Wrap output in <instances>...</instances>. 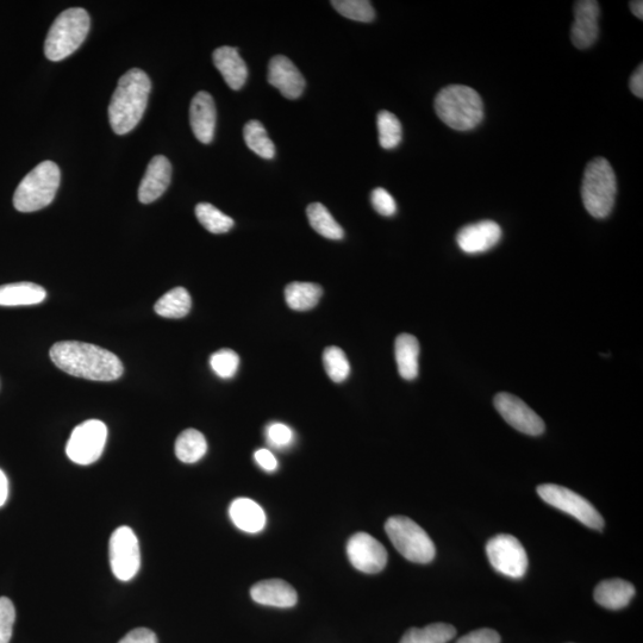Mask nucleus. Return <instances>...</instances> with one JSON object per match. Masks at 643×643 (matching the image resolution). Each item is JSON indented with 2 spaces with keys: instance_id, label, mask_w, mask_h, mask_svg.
Wrapping results in <instances>:
<instances>
[{
  "instance_id": "nucleus-34",
  "label": "nucleus",
  "mask_w": 643,
  "mask_h": 643,
  "mask_svg": "<svg viewBox=\"0 0 643 643\" xmlns=\"http://www.w3.org/2000/svg\"><path fill=\"white\" fill-rule=\"evenodd\" d=\"M334 9L348 20L370 23L376 17V11L367 0H334Z\"/></svg>"
},
{
  "instance_id": "nucleus-11",
  "label": "nucleus",
  "mask_w": 643,
  "mask_h": 643,
  "mask_svg": "<svg viewBox=\"0 0 643 643\" xmlns=\"http://www.w3.org/2000/svg\"><path fill=\"white\" fill-rule=\"evenodd\" d=\"M109 551L112 573L118 580L129 582L136 576L141 566L139 540L133 529L117 528L111 535Z\"/></svg>"
},
{
  "instance_id": "nucleus-41",
  "label": "nucleus",
  "mask_w": 643,
  "mask_h": 643,
  "mask_svg": "<svg viewBox=\"0 0 643 643\" xmlns=\"http://www.w3.org/2000/svg\"><path fill=\"white\" fill-rule=\"evenodd\" d=\"M254 459L262 470L267 472L276 471L278 468L277 458L274 457V454L271 451H268V449H259V451L255 452Z\"/></svg>"
},
{
  "instance_id": "nucleus-37",
  "label": "nucleus",
  "mask_w": 643,
  "mask_h": 643,
  "mask_svg": "<svg viewBox=\"0 0 643 643\" xmlns=\"http://www.w3.org/2000/svg\"><path fill=\"white\" fill-rule=\"evenodd\" d=\"M371 202L374 210L378 212L379 215L390 217L396 214L397 204L395 199L382 187L373 190L371 195Z\"/></svg>"
},
{
  "instance_id": "nucleus-3",
  "label": "nucleus",
  "mask_w": 643,
  "mask_h": 643,
  "mask_svg": "<svg viewBox=\"0 0 643 643\" xmlns=\"http://www.w3.org/2000/svg\"><path fill=\"white\" fill-rule=\"evenodd\" d=\"M435 111L449 128L467 131L477 128L484 120L482 97L471 87L451 85L439 92L435 99Z\"/></svg>"
},
{
  "instance_id": "nucleus-27",
  "label": "nucleus",
  "mask_w": 643,
  "mask_h": 643,
  "mask_svg": "<svg viewBox=\"0 0 643 643\" xmlns=\"http://www.w3.org/2000/svg\"><path fill=\"white\" fill-rule=\"evenodd\" d=\"M208 452V442L196 429H187L176 441L177 458L184 464H195Z\"/></svg>"
},
{
  "instance_id": "nucleus-18",
  "label": "nucleus",
  "mask_w": 643,
  "mask_h": 643,
  "mask_svg": "<svg viewBox=\"0 0 643 643\" xmlns=\"http://www.w3.org/2000/svg\"><path fill=\"white\" fill-rule=\"evenodd\" d=\"M190 123L196 139L208 145L215 136L216 106L210 93L198 92L192 99Z\"/></svg>"
},
{
  "instance_id": "nucleus-35",
  "label": "nucleus",
  "mask_w": 643,
  "mask_h": 643,
  "mask_svg": "<svg viewBox=\"0 0 643 643\" xmlns=\"http://www.w3.org/2000/svg\"><path fill=\"white\" fill-rule=\"evenodd\" d=\"M210 366L218 377L230 379L235 376L240 366V357L233 349L223 348L211 355Z\"/></svg>"
},
{
  "instance_id": "nucleus-4",
  "label": "nucleus",
  "mask_w": 643,
  "mask_h": 643,
  "mask_svg": "<svg viewBox=\"0 0 643 643\" xmlns=\"http://www.w3.org/2000/svg\"><path fill=\"white\" fill-rule=\"evenodd\" d=\"M91 27L90 16L81 8L68 9L56 18L48 31L45 54L58 62L68 58L83 45Z\"/></svg>"
},
{
  "instance_id": "nucleus-14",
  "label": "nucleus",
  "mask_w": 643,
  "mask_h": 643,
  "mask_svg": "<svg viewBox=\"0 0 643 643\" xmlns=\"http://www.w3.org/2000/svg\"><path fill=\"white\" fill-rule=\"evenodd\" d=\"M599 17L601 8L596 0H580L574 5V22L571 28V40L578 49L595 45L599 36Z\"/></svg>"
},
{
  "instance_id": "nucleus-31",
  "label": "nucleus",
  "mask_w": 643,
  "mask_h": 643,
  "mask_svg": "<svg viewBox=\"0 0 643 643\" xmlns=\"http://www.w3.org/2000/svg\"><path fill=\"white\" fill-rule=\"evenodd\" d=\"M196 216L199 223L211 234H226L234 227V220L223 214L216 206L201 203L196 206Z\"/></svg>"
},
{
  "instance_id": "nucleus-44",
  "label": "nucleus",
  "mask_w": 643,
  "mask_h": 643,
  "mask_svg": "<svg viewBox=\"0 0 643 643\" xmlns=\"http://www.w3.org/2000/svg\"><path fill=\"white\" fill-rule=\"evenodd\" d=\"M630 10H632L635 17H638L639 20H643V2H641V0L630 2Z\"/></svg>"
},
{
  "instance_id": "nucleus-2",
  "label": "nucleus",
  "mask_w": 643,
  "mask_h": 643,
  "mask_svg": "<svg viewBox=\"0 0 643 643\" xmlns=\"http://www.w3.org/2000/svg\"><path fill=\"white\" fill-rule=\"evenodd\" d=\"M151 90V79L139 68L128 71L118 80L109 105V121L116 134L126 135L141 122Z\"/></svg>"
},
{
  "instance_id": "nucleus-28",
  "label": "nucleus",
  "mask_w": 643,
  "mask_h": 643,
  "mask_svg": "<svg viewBox=\"0 0 643 643\" xmlns=\"http://www.w3.org/2000/svg\"><path fill=\"white\" fill-rule=\"evenodd\" d=\"M308 220L312 229L329 240H342L345 236L342 227L335 221L329 210L321 203H312L307 209Z\"/></svg>"
},
{
  "instance_id": "nucleus-16",
  "label": "nucleus",
  "mask_w": 643,
  "mask_h": 643,
  "mask_svg": "<svg viewBox=\"0 0 643 643\" xmlns=\"http://www.w3.org/2000/svg\"><path fill=\"white\" fill-rule=\"evenodd\" d=\"M268 83L276 87L287 99L303 95L305 79L295 64L286 56L278 55L268 65Z\"/></svg>"
},
{
  "instance_id": "nucleus-22",
  "label": "nucleus",
  "mask_w": 643,
  "mask_h": 643,
  "mask_svg": "<svg viewBox=\"0 0 643 643\" xmlns=\"http://www.w3.org/2000/svg\"><path fill=\"white\" fill-rule=\"evenodd\" d=\"M635 595L633 584L623 579H608L599 583L595 589V601L609 610L626 608Z\"/></svg>"
},
{
  "instance_id": "nucleus-6",
  "label": "nucleus",
  "mask_w": 643,
  "mask_h": 643,
  "mask_svg": "<svg viewBox=\"0 0 643 643\" xmlns=\"http://www.w3.org/2000/svg\"><path fill=\"white\" fill-rule=\"evenodd\" d=\"M60 180V168L55 162H41L18 185L14 195L16 210L34 212L47 208L54 201Z\"/></svg>"
},
{
  "instance_id": "nucleus-43",
  "label": "nucleus",
  "mask_w": 643,
  "mask_h": 643,
  "mask_svg": "<svg viewBox=\"0 0 643 643\" xmlns=\"http://www.w3.org/2000/svg\"><path fill=\"white\" fill-rule=\"evenodd\" d=\"M9 496V482L8 478H6L5 473L0 470V507H3V505L6 502V499H8Z\"/></svg>"
},
{
  "instance_id": "nucleus-15",
  "label": "nucleus",
  "mask_w": 643,
  "mask_h": 643,
  "mask_svg": "<svg viewBox=\"0 0 643 643\" xmlns=\"http://www.w3.org/2000/svg\"><path fill=\"white\" fill-rule=\"evenodd\" d=\"M502 229L496 222L470 224L457 235L458 246L466 254H482L496 247L502 239Z\"/></svg>"
},
{
  "instance_id": "nucleus-29",
  "label": "nucleus",
  "mask_w": 643,
  "mask_h": 643,
  "mask_svg": "<svg viewBox=\"0 0 643 643\" xmlns=\"http://www.w3.org/2000/svg\"><path fill=\"white\" fill-rule=\"evenodd\" d=\"M457 635V629L447 623H433L424 628H411L399 643H448Z\"/></svg>"
},
{
  "instance_id": "nucleus-23",
  "label": "nucleus",
  "mask_w": 643,
  "mask_h": 643,
  "mask_svg": "<svg viewBox=\"0 0 643 643\" xmlns=\"http://www.w3.org/2000/svg\"><path fill=\"white\" fill-rule=\"evenodd\" d=\"M47 292L34 283H14L0 286V307H28L45 301Z\"/></svg>"
},
{
  "instance_id": "nucleus-19",
  "label": "nucleus",
  "mask_w": 643,
  "mask_h": 643,
  "mask_svg": "<svg viewBox=\"0 0 643 643\" xmlns=\"http://www.w3.org/2000/svg\"><path fill=\"white\" fill-rule=\"evenodd\" d=\"M251 596L255 603L267 607L292 608L298 602L296 590L282 579L261 580L251 589Z\"/></svg>"
},
{
  "instance_id": "nucleus-10",
  "label": "nucleus",
  "mask_w": 643,
  "mask_h": 643,
  "mask_svg": "<svg viewBox=\"0 0 643 643\" xmlns=\"http://www.w3.org/2000/svg\"><path fill=\"white\" fill-rule=\"evenodd\" d=\"M486 554L492 567L504 576L514 579L526 576L528 555L515 536L508 534L495 536L486 545Z\"/></svg>"
},
{
  "instance_id": "nucleus-42",
  "label": "nucleus",
  "mask_w": 643,
  "mask_h": 643,
  "mask_svg": "<svg viewBox=\"0 0 643 643\" xmlns=\"http://www.w3.org/2000/svg\"><path fill=\"white\" fill-rule=\"evenodd\" d=\"M630 90L634 93L636 97L643 98V66L640 65L638 70H636L630 78Z\"/></svg>"
},
{
  "instance_id": "nucleus-20",
  "label": "nucleus",
  "mask_w": 643,
  "mask_h": 643,
  "mask_svg": "<svg viewBox=\"0 0 643 643\" xmlns=\"http://www.w3.org/2000/svg\"><path fill=\"white\" fill-rule=\"evenodd\" d=\"M212 58H214L215 67L230 89L234 91L242 89L248 78V70L239 51L233 47H221L216 49Z\"/></svg>"
},
{
  "instance_id": "nucleus-24",
  "label": "nucleus",
  "mask_w": 643,
  "mask_h": 643,
  "mask_svg": "<svg viewBox=\"0 0 643 643\" xmlns=\"http://www.w3.org/2000/svg\"><path fill=\"white\" fill-rule=\"evenodd\" d=\"M395 355L398 372L405 380H414L418 376V358H420V343L415 336L402 334L395 343Z\"/></svg>"
},
{
  "instance_id": "nucleus-13",
  "label": "nucleus",
  "mask_w": 643,
  "mask_h": 643,
  "mask_svg": "<svg viewBox=\"0 0 643 643\" xmlns=\"http://www.w3.org/2000/svg\"><path fill=\"white\" fill-rule=\"evenodd\" d=\"M347 555L358 571L367 574L382 572L387 564L386 548L372 535L360 532L347 543Z\"/></svg>"
},
{
  "instance_id": "nucleus-30",
  "label": "nucleus",
  "mask_w": 643,
  "mask_h": 643,
  "mask_svg": "<svg viewBox=\"0 0 643 643\" xmlns=\"http://www.w3.org/2000/svg\"><path fill=\"white\" fill-rule=\"evenodd\" d=\"M243 137H245L247 147L260 158L270 160L276 155V146L261 122L257 120L248 122L243 129Z\"/></svg>"
},
{
  "instance_id": "nucleus-26",
  "label": "nucleus",
  "mask_w": 643,
  "mask_h": 643,
  "mask_svg": "<svg viewBox=\"0 0 643 643\" xmlns=\"http://www.w3.org/2000/svg\"><path fill=\"white\" fill-rule=\"evenodd\" d=\"M192 307V299L189 291L184 287H176L165 293L158 302L155 303L154 310L156 314L165 318H183L189 315Z\"/></svg>"
},
{
  "instance_id": "nucleus-38",
  "label": "nucleus",
  "mask_w": 643,
  "mask_h": 643,
  "mask_svg": "<svg viewBox=\"0 0 643 643\" xmlns=\"http://www.w3.org/2000/svg\"><path fill=\"white\" fill-rule=\"evenodd\" d=\"M267 440L270 445L276 448H285L290 446L293 441V432L291 428L283 423H272L266 430Z\"/></svg>"
},
{
  "instance_id": "nucleus-39",
  "label": "nucleus",
  "mask_w": 643,
  "mask_h": 643,
  "mask_svg": "<svg viewBox=\"0 0 643 643\" xmlns=\"http://www.w3.org/2000/svg\"><path fill=\"white\" fill-rule=\"evenodd\" d=\"M457 643H501V635L489 628L478 629L464 635Z\"/></svg>"
},
{
  "instance_id": "nucleus-40",
  "label": "nucleus",
  "mask_w": 643,
  "mask_h": 643,
  "mask_svg": "<svg viewBox=\"0 0 643 643\" xmlns=\"http://www.w3.org/2000/svg\"><path fill=\"white\" fill-rule=\"evenodd\" d=\"M118 643H159V641L158 636L151 629L136 628Z\"/></svg>"
},
{
  "instance_id": "nucleus-9",
  "label": "nucleus",
  "mask_w": 643,
  "mask_h": 643,
  "mask_svg": "<svg viewBox=\"0 0 643 643\" xmlns=\"http://www.w3.org/2000/svg\"><path fill=\"white\" fill-rule=\"evenodd\" d=\"M108 428L99 420H90L79 424L73 430L67 442V457L78 465H91L102 457Z\"/></svg>"
},
{
  "instance_id": "nucleus-1",
  "label": "nucleus",
  "mask_w": 643,
  "mask_h": 643,
  "mask_svg": "<svg viewBox=\"0 0 643 643\" xmlns=\"http://www.w3.org/2000/svg\"><path fill=\"white\" fill-rule=\"evenodd\" d=\"M49 354L61 371L93 382H114L124 372L122 361L117 355L91 343L58 342Z\"/></svg>"
},
{
  "instance_id": "nucleus-8",
  "label": "nucleus",
  "mask_w": 643,
  "mask_h": 643,
  "mask_svg": "<svg viewBox=\"0 0 643 643\" xmlns=\"http://www.w3.org/2000/svg\"><path fill=\"white\" fill-rule=\"evenodd\" d=\"M538 493L547 504L577 518L584 526L597 530L603 529L604 518L602 515L588 499L578 493L555 484L540 485Z\"/></svg>"
},
{
  "instance_id": "nucleus-33",
  "label": "nucleus",
  "mask_w": 643,
  "mask_h": 643,
  "mask_svg": "<svg viewBox=\"0 0 643 643\" xmlns=\"http://www.w3.org/2000/svg\"><path fill=\"white\" fill-rule=\"evenodd\" d=\"M323 365L326 368L328 377L334 383H342L351 374V365L347 355L339 347H328L323 353Z\"/></svg>"
},
{
  "instance_id": "nucleus-32",
  "label": "nucleus",
  "mask_w": 643,
  "mask_h": 643,
  "mask_svg": "<svg viewBox=\"0 0 643 643\" xmlns=\"http://www.w3.org/2000/svg\"><path fill=\"white\" fill-rule=\"evenodd\" d=\"M379 143L384 149L401 145L403 130L398 118L389 111H380L377 120Z\"/></svg>"
},
{
  "instance_id": "nucleus-36",
  "label": "nucleus",
  "mask_w": 643,
  "mask_h": 643,
  "mask_svg": "<svg viewBox=\"0 0 643 643\" xmlns=\"http://www.w3.org/2000/svg\"><path fill=\"white\" fill-rule=\"evenodd\" d=\"M16 610L9 598L0 597V643H9L14 630Z\"/></svg>"
},
{
  "instance_id": "nucleus-25",
  "label": "nucleus",
  "mask_w": 643,
  "mask_h": 643,
  "mask_svg": "<svg viewBox=\"0 0 643 643\" xmlns=\"http://www.w3.org/2000/svg\"><path fill=\"white\" fill-rule=\"evenodd\" d=\"M322 296V287L314 283L295 282L287 285L285 289L286 303L295 311L314 309Z\"/></svg>"
},
{
  "instance_id": "nucleus-12",
  "label": "nucleus",
  "mask_w": 643,
  "mask_h": 643,
  "mask_svg": "<svg viewBox=\"0 0 643 643\" xmlns=\"http://www.w3.org/2000/svg\"><path fill=\"white\" fill-rule=\"evenodd\" d=\"M493 403L504 421L518 432L530 436H539L545 432V422L522 399L503 392L498 393Z\"/></svg>"
},
{
  "instance_id": "nucleus-21",
  "label": "nucleus",
  "mask_w": 643,
  "mask_h": 643,
  "mask_svg": "<svg viewBox=\"0 0 643 643\" xmlns=\"http://www.w3.org/2000/svg\"><path fill=\"white\" fill-rule=\"evenodd\" d=\"M229 516L242 532L258 534L266 527V514L257 502L249 498H237L230 504Z\"/></svg>"
},
{
  "instance_id": "nucleus-7",
  "label": "nucleus",
  "mask_w": 643,
  "mask_h": 643,
  "mask_svg": "<svg viewBox=\"0 0 643 643\" xmlns=\"http://www.w3.org/2000/svg\"><path fill=\"white\" fill-rule=\"evenodd\" d=\"M385 532L397 551L411 563L429 564L434 560L436 548L433 540L409 517H390L385 523Z\"/></svg>"
},
{
  "instance_id": "nucleus-5",
  "label": "nucleus",
  "mask_w": 643,
  "mask_h": 643,
  "mask_svg": "<svg viewBox=\"0 0 643 643\" xmlns=\"http://www.w3.org/2000/svg\"><path fill=\"white\" fill-rule=\"evenodd\" d=\"M617 195L616 174L604 158L592 160L585 168L582 198L585 209L595 218H605L614 209Z\"/></svg>"
},
{
  "instance_id": "nucleus-17",
  "label": "nucleus",
  "mask_w": 643,
  "mask_h": 643,
  "mask_svg": "<svg viewBox=\"0 0 643 643\" xmlns=\"http://www.w3.org/2000/svg\"><path fill=\"white\" fill-rule=\"evenodd\" d=\"M172 165L164 155H156L149 162L145 177H143L139 199L142 204H151L159 199L171 184Z\"/></svg>"
}]
</instances>
